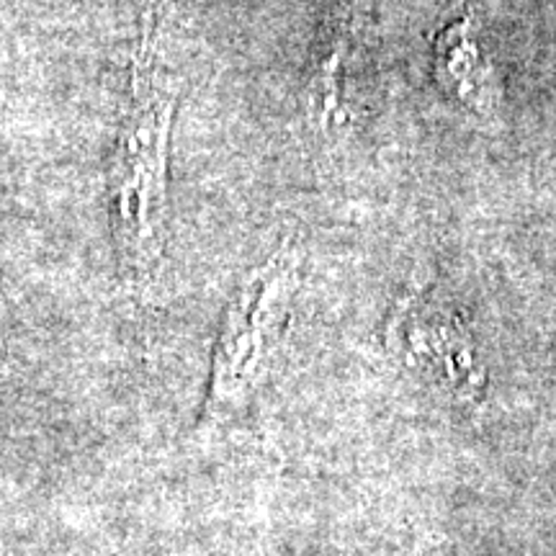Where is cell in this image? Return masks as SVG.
Returning <instances> with one entry per match:
<instances>
[{
    "label": "cell",
    "instance_id": "obj_1",
    "mask_svg": "<svg viewBox=\"0 0 556 556\" xmlns=\"http://www.w3.org/2000/svg\"><path fill=\"white\" fill-rule=\"evenodd\" d=\"M176 109L178 78L148 41L131 70L106 184L116 255L127 287H150L163 268Z\"/></svg>",
    "mask_w": 556,
    "mask_h": 556
},
{
    "label": "cell",
    "instance_id": "obj_5",
    "mask_svg": "<svg viewBox=\"0 0 556 556\" xmlns=\"http://www.w3.org/2000/svg\"><path fill=\"white\" fill-rule=\"evenodd\" d=\"M5 379V361H3V356H0V381Z\"/></svg>",
    "mask_w": 556,
    "mask_h": 556
},
{
    "label": "cell",
    "instance_id": "obj_2",
    "mask_svg": "<svg viewBox=\"0 0 556 556\" xmlns=\"http://www.w3.org/2000/svg\"><path fill=\"white\" fill-rule=\"evenodd\" d=\"M296 289L299 258L291 250L242 278L222 323L208 409L229 413L250 400L287 330Z\"/></svg>",
    "mask_w": 556,
    "mask_h": 556
},
{
    "label": "cell",
    "instance_id": "obj_3",
    "mask_svg": "<svg viewBox=\"0 0 556 556\" xmlns=\"http://www.w3.org/2000/svg\"><path fill=\"white\" fill-rule=\"evenodd\" d=\"M435 75L458 101L475 111H490L497 99L492 70L479 50L469 21L451 26L435 45Z\"/></svg>",
    "mask_w": 556,
    "mask_h": 556
},
{
    "label": "cell",
    "instance_id": "obj_4",
    "mask_svg": "<svg viewBox=\"0 0 556 556\" xmlns=\"http://www.w3.org/2000/svg\"><path fill=\"white\" fill-rule=\"evenodd\" d=\"M345 58L348 39L338 37L312 65L304 101H307L312 122L319 129H338L340 124L351 119L345 103Z\"/></svg>",
    "mask_w": 556,
    "mask_h": 556
}]
</instances>
